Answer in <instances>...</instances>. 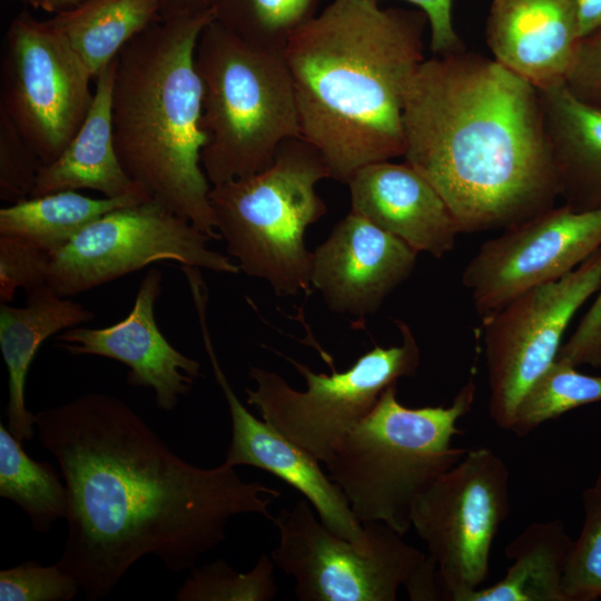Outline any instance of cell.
Instances as JSON below:
<instances>
[{"instance_id": "obj_6", "label": "cell", "mask_w": 601, "mask_h": 601, "mask_svg": "<svg viewBox=\"0 0 601 601\" xmlns=\"http://www.w3.org/2000/svg\"><path fill=\"white\" fill-rule=\"evenodd\" d=\"M195 65L206 136L200 161L211 186L264 171L284 140L300 137L284 50L247 43L213 19L199 36Z\"/></svg>"}, {"instance_id": "obj_10", "label": "cell", "mask_w": 601, "mask_h": 601, "mask_svg": "<svg viewBox=\"0 0 601 601\" xmlns=\"http://www.w3.org/2000/svg\"><path fill=\"white\" fill-rule=\"evenodd\" d=\"M90 72L66 37L27 10L11 21L1 57L0 110L42 165L53 161L86 119Z\"/></svg>"}, {"instance_id": "obj_32", "label": "cell", "mask_w": 601, "mask_h": 601, "mask_svg": "<svg viewBox=\"0 0 601 601\" xmlns=\"http://www.w3.org/2000/svg\"><path fill=\"white\" fill-rule=\"evenodd\" d=\"M41 166L11 119L0 110V198L9 204L29 198Z\"/></svg>"}, {"instance_id": "obj_19", "label": "cell", "mask_w": 601, "mask_h": 601, "mask_svg": "<svg viewBox=\"0 0 601 601\" xmlns=\"http://www.w3.org/2000/svg\"><path fill=\"white\" fill-rule=\"evenodd\" d=\"M351 211L418 253L441 258L462 234L435 187L412 165L391 160L366 165L347 181Z\"/></svg>"}, {"instance_id": "obj_11", "label": "cell", "mask_w": 601, "mask_h": 601, "mask_svg": "<svg viewBox=\"0 0 601 601\" xmlns=\"http://www.w3.org/2000/svg\"><path fill=\"white\" fill-rule=\"evenodd\" d=\"M272 551L276 566L292 575L302 601H395L426 558L381 522H368L371 544L362 550L329 530L305 499L279 511Z\"/></svg>"}, {"instance_id": "obj_34", "label": "cell", "mask_w": 601, "mask_h": 601, "mask_svg": "<svg viewBox=\"0 0 601 601\" xmlns=\"http://www.w3.org/2000/svg\"><path fill=\"white\" fill-rule=\"evenodd\" d=\"M565 86L580 100L601 108V27L581 39Z\"/></svg>"}, {"instance_id": "obj_8", "label": "cell", "mask_w": 601, "mask_h": 601, "mask_svg": "<svg viewBox=\"0 0 601 601\" xmlns=\"http://www.w3.org/2000/svg\"><path fill=\"white\" fill-rule=\"evenodd\" d=\"M402 343L375 346L346 371L331 375L315 373L292 358L305 378L306 390L297 391L277 373L249 368L255 388H246L247 404L256 406L264 421L286 439L326 465L345 436L372 411L382 393L401 377L415 375L420 347L403 322L396 321Z\"/></svg>"}, {"instance_id": "obj_16", "label": "cell", "mask_w": 601, "mask_h": 601, "mask_svg": "<svg viewBox=\"0 0 601 601\" xmlns=\"http://www.w3.org/2000/svg\"><path fill=\"white\" fill-rule=\"evenodd\" d=\"M312 253V285L331 311L353 317L354 325L378 311L417 258L401 239L353 211Z\"/></svg>"}, {"instance_id": "obj_41", "label": "cell", "mask_w": 601, "mask_h": 601, "mask_svg": "<svg viewBox=\"0 0 601 601\" xmlns=\"http://www.w3.org/2000/svg\"><path fill=\"white\" fill-rule=\"evenodd\" d=\"M20 1H23L30 4L32 8L42 9L45 11H47V8H48L47 0H20Z\"/></svg>"}, {"instance_id": "obj_30", "label": "cell", "mask_w": 601, "mask_h": 601, "mask_svg": "<svg viewBox=\"0 0 601 601\" xmlns=\"http://www.w3.org/2000/svg\"><path fill=\"white\" fill-rule=\"evenodd\" d=\"M582 503V529L572 543L563 577L568 601L601 598V471L583 491Z\"/></svg>"}, {"instance_id": "obj_7", "label": "cell", "mask_w": 601, "mask_h": 601, "mask_svg": "<svg viewBox=\"0 0 601 601\" xmlns=\"http://www.w3.org/2000/svg\"><path fill=\"white\" fill-rule=\"evenodd\" d=\"M325 178L329 170L317 149L292 137L264 171L210 188L215 227L228 254L278 296L311 289L313 253L304 234L327 211L315 188Z\"/></svg>"}, {"instance_id": "obj_36", "label": "cell", "mask_w": 601, "mask_h": 601, "mask_svg": "<svg viewBox=\"0 0 601 601\" xmlns=\"http://www.w3.org/2000/svg\"><path fill=\"white\" fill-rule=\"evenodd\" d=\"M420 8L428 20L431 49L435 55L463 50L452 19L453 0H405Z\"/></svg>"}, {"instance_id": "obj_39", "label": "cell", "mask_w": 601, "mask_h": 601, "mask_svg": "<svg viewBox=\"0 0 601 601\" xmlns=\"http://www.w3.org/2000/svg\"><path fill=\"white\" fill-rule=\"evenodd\" d=\"M580 33L583 38L601 27V0H575Z\"/></svg>"}, {"instance_id": "obj_33", "label": "cell", "mask_w": 601, "mask_h": 601, "mask_svg": "<svg viewBox=\"0 0 601 601\" xmlns=\"http://www.w3.org/2000/svg\"><path fill=\"white\" fill-rule=\"evenodd\" d=\"M50 255L32 244L0 235V300L9 303L18 288L26 292L47 284Z\"/></svg>"}, {"instance_id": "obj_29", "label": "cell", "mask_w": 601, "mask_h": 601, "mask_svg": "<svg viewBox=\"0 0 601 601\" xmlns=\"http://www.w3.org/2000/svg\"><path fill=\"white\" fill-rule=\"evenodd\" d=\"M275 562L263 554L255 566L240 573L218 559L201 568L193 566L180 587L177 601H269L277 593Z\"/></svg>"}, {"instance_id": "obj_9", "label": "cell", "mask_w": 601, "mask_h": 601, "mask_svg": "<svg viewBox=\"0 0 601 601\" xmlns=\"http://www.w3.org/2000/svg\"><path fill=\"white\" fill-rule=\"evenodd\" d=\"M510 512V472L491 449L467 450L415 502L411 524L435 561L445 600L485 581L493 541Z\"/></svg>"}, {"instance_id": "obj_17", "label": "cell", "mask_w": 601, "mask_h": 601, "mask_svg": "<svg viewBox=\"0 0 601 601\" xmlns=\"http://www.w3.org/2000/svg\"><path fill=\"white\" fill-rule=\"evenodd\" d=\"M162 275L151 268L138 287L130 313L102 328L72 327L57 336L72 355H95L118 361L129 368L127 382L154 391L157 406L173 411L200 375V364L176 347L160 332L155 305Z\"/></svg>"}, {"instance_id": "obj_31", "label": "cell", "mask_w": 601, "mask_h": 601, "mask_svg": "<svg viewBox=\"0 0 601 601\" xmlns=\"http://www.w3.org/2000/svg\"><path fill=\"white\" fill-rule=\"evenodd\" d=\"M77 581L60 566L28 560L0 571L1 601H69L79 592Z\"/></svg>"}, {"instance_id": "obj_3", "label": "cell", "mask_w": 601, "mask_h": 601, "mask_svg": "<svg viewBox=\"0 0 601 601\" xmlns=\"http://www.w3.org/2000/svg\"><path fill=\"white\" fill-rule=\"evenodd\" d=\"M426 24L422 10L333 0L289 38L300 137L331 178L347 184L359 168L404 155V98L425 59Z\"/></svg>"}, {"instance_id": "obj_1", "label": "cell", "mask_w": 601, "mask_h": 601, "mask_svg": "<svg viewBox=\"0 0 601 601\" xmlns=\"http://www.w3.org/2000/svg\"><path fill=\"white\" fill-rule=\"evenodd\" d=\"M40 443L60 469L67 539L56 562L86 600L106 598L147 555L173 572L195 566L230 519L268 511L280 492L245 482L225 462L185 461L126 402L90 392L35 414Z\"/></svg>"}, {"instance_id": "obj_37", "label": "cell", "mask_w": 601, "mask_h": 601, "mask_svg": "<svg viewBox=\"0 0 601 601\" xmlns=\"http://www.w3.org/2000/svg\"><path fill=\"white\" fill-rule=\"evenodd\" d=\"M404 588L413 601L445 600L436 563L430 555L414 569Z\"/></svg>"}, {"instance_id": "obj_22", "label": "cell", "mask_w": 601, "mask_h": 601, "mask_svg": "<svg viewBox=\"0 0 601 601\" xmlns=\"http://www.w3.org/2000/svg\"><path fill=\"white\" fill-rule=\"evenodd\" d=\"M539 92L563 204L579 211L601 209V108L565 85Z\"/></svg>"}, {"instance_id": "obj_2", "label": "cell", "mask_w": 601, "mask_h": 601, "mask_svg": "<svg viewBox=\"0 0 601 601\" xmlns=\"http://www.w3.org/2000/svg\"><path fill=\"white\" fill-rule=\"evenodd\" d=\"M405 161L440 193L461 233L504 229L560 197L539 90L493 58H425L404 98Z\"/></svg>"}, {"instance_id": "obj_27", "label": "cell", "mask_w": 601, "mask_h": 601, "mask_svg": "<svg viewBox=\"0 0 601 601\" xmlns=\"http://www.w3.org/2000/svg\"><path fill=\"white\" fill-rule=\"evenodd\" d=\"M321 0H209L214 19L256 47L285 50L292 35L314 18Z\"/></svg>"}, {"instance_id": "obj_14", "label": "cell", "mask_w": 601, "mask_h": 601, "mask_svg": "<svg viewBox=\"0 0 601 601\" xmlns=\"http://www.w3.org/2000/svg\"><path fill=\"white\" fill-rule=\"evenodd\" d=\"M601 248V209L552 206L484 242L462 284L482 319L536 286L572 272Z\"/></svg>"}, {"instance_id": "obj_40", "label": "cell", "mask_w": 601, "mask_h": 601, "mask_svg": "<svg viewBox=\"0 0 601 601\" xmlns=\"http://www.w3.org/2000/svg\"><path fill=\"white\" fill-rule=\"evenodd\" d=\"M87 0H47L48 8L47 12L59 13L73 9Z\"/></svg>"}, {"instance_id": "obj_21", "label": "cell", "mask_w": 601, "mask_h": 601, "mask_svg": "<svg viewBox=\"0 0 601 601\" xmlns=\"http://www.w3.org/2000/svg\"><path fill=\"white\" fill-rule=\"evenodd\" d=\"M24 306L0 304V348L9 374L8 428L20 441L35 436V414L26 406V380L41 344L56 333L93 319L81 304L47 284L29 290Z\"/></svg>"}, {"instance_id": "obj_28", "label": "cell", "mask_w": 601, "mask_h": 601, "mask_svg": "<svg viewBox=\"0 0 601 601\" xmlns=\"http://www.w3.org/2000/svg\"><path fill=\"white\" fill-rule=\"evenodd\" d=\"M598 402H601V375L583 374L555 359L521 400L510 431L525 436L548 421Z\"/></svg>"}, {"instance_id": "obj_25", "label": "cell", "mask_w": 601, "mask_h": 601, "mask_svg": "<svg viewBox=\"0 0 601 601\" xmlns=\"http://www.w3.org/2000/svg\"><path fill=\"white\" fill-rule=\"evenodd\" d=\"M160 0H87L48 22L68 40L93 80L159 18Z\"/></svg>"}, {"instance_id": "obj_12", "label": "cell", "mask_w": 601, "mask_h": 601, "mask_svg": "<svg viewBox=\"0 0 601 601\" xmlns=\"http://www.w3.org/2000/svg\"><path fill=\"white\" fill-rule=\"evenodd\" d=\"M211 238L154 199L109 211L50 256L47 285L62 297L87 292L158 260L238 274Z\"/></svg>"}, {"instance_id": "obj_20", "label": "cell", "mask_w": 601, "mask_h": 601, "mask_svg": "<svg viewBox=\"0 0 601 601\" xmlns=\"http://www.w3.org/2000/svg\"><path fill=\"white\" fill-rule=\"evenodd\" d=\"M115 71L116 59L95 80L91 107L76 135L53 161L40 167L30 197L79 189L105 197L148 195L125 171L116 151L111 117Z\"/></svg>"}, {"instance_id": "obj_4", "label": "cell", "mask_w": 601, "mask_h": 601, "mask_svg": "<svg viewBox=\"0 0 601 601\" xmlns=\"http://www.w3.org/2000/svg\"><path fill=\"white\" fill-rule=\"evenodd\" d=\"M211 10L158 18L116 57L111 96L114 139L128 176L151 199L220 239L201 167L203 85L195 65Z\"/></svg>"}, {"instance_id": "obj_5", "label": "cell", "mask_w": 601, "mask_h": 601, "mask_svg": "<svg viewBox=\"0 0 601 601\" xmlns=\"http://www.w3.org/2000/svg\"><path fill=\"white\" fill-rule=\"evenodd\" d=\"M475 394L473 376L449 406H404L397 383L382 393L326 465L362 524L381 522L402 536L412 528L416 500L467 452L452 440Z\"/></svg>"}, {"instance_id": "obj_18", "label": "cell", "mask_w": 601, "mask_h": 601, "mask_svg": "<svg viewBox=\"0 0 601 601\" xmlns=\"http://www.w3.org/2000/svg\"><path fill=\"white\" fill-rule=\"evenodd\" d=\"M581 39L575 0H491L493 59L538 90L565 85Z\"/></svg>"}, {"instance_id": "obj_35", "label": "cell", "mask_w": 601, "mask_h": 601, "mask_svg": "<svg viewBox=\"0 0 601 601\" xmlns=\"http://www.w3.org/2000/svg\"><path fill=\"white\" fill-rule=\"evenodd\" d=\"M556 359L577 368H601V287L575 331L561 345Z\"/></svg>"}, {"instance_id": "obj_23", "label": "cell", "mask_w": 601, "mask_h": 601, "mask_svg": "<svg viewBox=\"0 0 601 601\" xmlns=\"http://www.w3.org/2000/svg\"><path fill=\"white\" fill-rule=\"evenodd\" d=\"M572 543L561 520L531 523L504 550L512 561L505 575L461 601H568L563 577Z\"/></svg>"}, {"instance_id": "obj_13", "label": "cell", "mask_w": 601, "mask_h": 601, "mask_svg": "<svg viewBox=\"0 0 601 601\" xmlns=\"http://www.w3.org/2000/svg\"><path fill=\"white\" fill-rule=\"evenodd\" d=\"M601 287V248L563 277L531 288L485 317L487 413L510 431L519 404L553 364L577 311Z\"/></svg>"}, {"instance_id": "obj_24", "label": "cell", "mask_w": 601, "mask_h": 601, "mask_svg": "<svg viewBox=\"0 0 601 601\" xmlns=\"http://www.w3.org/2000/svg\"><path fill=\"white\" fill-rule=\"evenodd\" d=\"M148 199L146 194L91 198L77 190L29 197L0 209V235L21 238L51 256L102 215Z\"/></svg>"}, {"instance_id": "obj_38", "label": "cell", "mask_w": 601, "mask_h": 601, "mask_svg": "<svg viewBox=\"0 0 601 601\" xmlns=\"http://www.w3.org/2000/svg\"><path fill=\"white\" fill-rule=\"evenodd\" d=\"M211 10L209 0H160L159 18L167 19Z\"/></svg>"}, {"instance_id": "obj_26", "label": "cell", "mask_w": 601, "mask_h": 601, "mask_svg": "<svg viewBox=\"0 0 601 601\" xmlns=\"http://www.w3.org/2000/svg\"><path fill=\"white\" fill-rule=\"evenodd\" d=\"M0 496L13 502L39 533L48 532L58 519H66L68 496L48 462L31 459L3 423H0Z\"/></svg>"}, {"instance_id": "obj_15", "label": "cell", "mask_w": 601, "mask_h": 601, "mask_svg": "<svg viewBox=\"0 0 601 601\" xmlns=\"http://www.w3.org/2000/svg\"><path fill=\"white\" fill-rule=\"evenodd\" d=\"M206 312L197 311L201 338L231 417V440L224 462L233 467L254 466L277 476L302 493L329 530L367 549L372 540L368 525L356 519L341 487L324 473L319 461L266 421L256 418L237 397L214 349Z\"/></svg>"}]
</instances>
